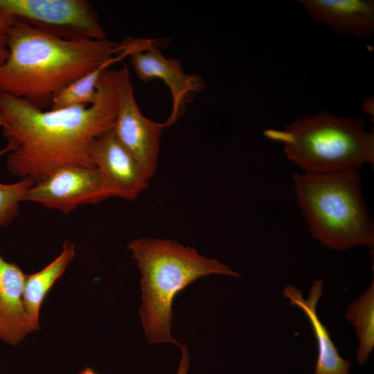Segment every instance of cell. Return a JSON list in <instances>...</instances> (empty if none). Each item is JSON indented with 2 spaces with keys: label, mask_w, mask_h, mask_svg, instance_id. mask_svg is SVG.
I'll use <instances>...</instances> for the list:
<instances>
[{
  "label": "cell",
  "mask_w": 374,
  "mask_h": 374,
  "mask_svg": "<svg viewBox=\"0 0 374 374\" xmlns=\"http://www.w3.org/2000/svg\"><path fill=\"white\" fill-rule=\"evenodd\" d=\"M91 105L42 110L26 100L0 92V115L8 154L7 168L39 183L67 166L96 168L90 143L113 130L118 110L117 70L103 72Z\"/></svg>",
  "instance_id": "6da1fadb"
},
{
  "label": "cell",
  "mask_w": 374,
  "mask_h": 374,
  "mask_svg": "<svg viewBox=\"0 0 374 374\" xmlns=\"http://www.w3.org/2000/svg\"><path fill=\"white\" fill-rule=\"evenodd\" d=\"M127 248L141 273L139 313L151 344L181 346L171 335L172 305L176 295L189 284L211 274L240 277L220 261L174 240L143 238L130 242Z\"/></svg>",
  "instance_id": "3957f363"
},
{
  "label": "cell",
  "mask_w": 374,
  "mask_h": 374,
  "mask_svg": "<svg viewBox=\"0 0 374 374\" xmlns=\"http://www.w3.org/2000/svg\"><path fill=\"white\" fill-rule=\"evenodd\" d=\"M75 254V244L65 241L61 253L55 259L39 271L26 276L23 302L33 331L39 328V310L46 295L64 272Z\"/></svg>",
  "instance_id": "5bb4252c"
},
{
  "label": "cell",
  "mask_w": 374,
  "mask_h": 374,
  "mask_svg": "<svg viewBox=\"0 0 374 374\" xmlns=\"http://www.w3.org/2000/svg\"><path fill=\"white\" fill-rule=\"evenodd\" d=\"M26 276L0 254V339L13 346L33 332L23 302Z\"/></svg>",
  "instance_id": "7c38bea8"
},
{
  "label": "cell",
  "mask_w": 374,
  "mask_h": 374,
  "mask_svg": "<svg viewBox=\"0 0 374 374\" xmlns=\"http://www.w3.org/2000/svg\"><path fill=\"white\" fill-rule=\"evenodd\" d=\"M79 374H97L92 369L86 368L82 370Z\"/></svg>",
  "instance_id": "44dd1931"
},
{
  "label": "cell",
  "mask_w": 374,
  "mask_h": 374,
  "mask_svg": "<svg viewBox=\"0 0 374 374\" xmlns=\"http://www.w3.org/2000/svg\"><path fill=\"white\" fill-rule=\"evenodd\" d=\"M265 135L281 143L287 157L305 173L359 169L374 161V136L360 118L319 113L282 130H267Z\"/></svg>",
  "instance_id": "5b68a950"
},
{
  "label": "cell",
  "mask_w": 374,
  "mask_h": 374,
  "mask_svg": "<svg viewBox=\"0 0 374 374\" xmlns=\"http://www.w3.org/2000/svg\"><path fill=\"white\" fill-rule=\"evenodd\" d=\"M116 51L122 57L129 55L134 71L144 82L161 80L168 87L172 98V111L164 127L174 124L183 114L186 103L193 93L204 87L200 75L184 72L181 62L166 57L151 40L127 37L117 43Z\"/></svg>",
  "instance_id": "52a82bcc"
},
{
  "label": "cell",
  "mask_w": 374,
  "mask_h": 374,
  "mask_svg": "<svg viewBox=\"0 0 374 374\" xmlns=\"http://www.w3.org/2000/svg\"><path fill=\"white\" fill-rule=\"evenodd\" d=\"M180 347L181 355L179 368L176 374H188L190 365V355L186 344H184Z\"/></svg>",
  "instance_id": "d6986e66"
},
{
  "label": "cell",
  "mask_w": 374,
  "mask_h": 374,
  "mask_svg": "<svg viewBox=\"0 0 374 374\" xmlns=\"http://www.w3.org/2000/svg\"><path fill=\"white\" fill-rule=\"evenodd\" d=\"M8 56V49L6 47H2L0 46V63L3 62ZM1 125V118L0 115V127ZM4 155L2 150H0V159L1 157Z\"/></svg>",
  "instance_id": "ffe728a7"
},
{
  "label": "cell",
  "mask_w": 374,
  "mask_h": 374,
  "mask_svg": "<svg viewBox=\"0 0 374 374\" xmlns=\"http://www.w3.org/2000/svg\"><path fill=\"white\" fill-rule=\"evenodd\" d=\"M116 46L107 38L63 39L16 19L8 35V56L0 63V92L46 110L69 84L120 60L114 57Z\"/></svg>",
  "instance_id": "7a4b0ae2"
},
{
  "label": "cell",
  "mask_w": 374,
  "mask_h": 374,
  "mask_svg": "<svg viewBox=\"0 0 374 374\" xmlns=\"http://www.w3.org/2000/svg\"><path fill=\"white\" fill-rule=\"evenodd\" d=\"M16 19L0 9V46L6 47L8 35Z\"/></svg>",
  "instance_id": "ac0fdd59"
},
{
  "label": "cell",
  "mask_w": 374,
  "mask_h": 374,
  "mask_svg": "<svg viewBox=\"0 0 374 374\" xmlns=\"http://www.w3.org/2000/svg\"><path fill=\"white\" fill-rule=\"evenodd\" d=\"M346 317L355 328L358 339L357 361L364 365L374 348V281L349 305Z\"/></svg>",
  "instance_id": "9a60e30c"
},
{
  "label": "cell",
  "mask_w": 374,
  "mask_h": 374,
  "mask_svg": "<svg viewBox=\"0 0 374 374\" xmlns=\"http://www.w3.org/2000/svg\"><path fill=\"white\" fill-rule=\"evenodd\" d=\"M34 184L29 178L12 184L0 183V228L8 225L18 215L20 202L26 201L28 190Z\"/></svg>",
  "instance_id": "e0dca14e"
},
{
  "label": "cell",
  "mask_w": 374,
  "mask_h": 374,
  "mask_svg": "<svg viewBox=\"0 0 374 374\" xmlns=\"http://www.w3.org/2000/svg\"><path fill=\"white\" fill-rule=\"evenodd\" d=\"M296 198L312 235L337 251L374 245V226L360 188L358 169L294 174Z\"/></svg>",
  "instance_id": "277c9868"
},
{
  "label": "cell",
  "mask_w": 374,
  "mask_h": 374,
  "mask_svg": "<svg viewBox=\"0 0 374 374\" xmlns=\"http://www.w3.org/2000/svg\"><path fill=\"white\" fill-rule=\"evenodd\" d=\"M110 64L102 65L69 84L53 98L49 109L58 110L79 105L93 104L98 96L99 79Z\"/></svg>",
  "instance_id": "2e32d148"
},
{
  "label": "cell",
  "mask_w": 374,
  "mask_h": 374,
  "mask_svg": "<svg viewBox=\"0 0 374 374\" xmlns=\"http://www.w3.org/2000/svg\"><path fill=\"white\" fill-rule=\"evenodd\" d=\"M0 9L63 39H107L96 11L87 0H0Z\"/></svg>",
  "instance_id": "8992f818"
},
{
  "label": "cell",
  "mask_w": 374,
  "mask_h": 374,
  "mask_svg": "<svg viewBox=\"0 0 374 374\" xmlns=\"http://www.w3.org/2000/svg\"><path fill=\"white\" fill-rule=\"evenodd\" d=\"M88 154L116 197L134 200L148 186L150 177L118 141L112 130L94 139L89 145Z\"/></svg>",
  "instance_id": "30bf717a"
},
{
  "label": "cell",
  "mask_w": 374,
  "mask_h": 374,
  "mask_svg": "<svg viewBox=\"0 0 374 374\" xmlns=\"http://www.w3.org/2000/svg\"><path fill=\"white\" fill-rule=\"evenodd\" d=\"M117 91L118 110L112 130L118 141L138 161L151 179L157 170L164 126L141 113L126 65L117 70Z\"/></svg>",
  "instance_id": "ba28073f"
},
{
  "label": "cell",
  "mask_w": 374,
  "mask_h": 374,
  "mask_svg": "<svg viewBox=\"0 0 374 374\" xmlns=\"http://www.w3.org/2000/svg\"><path fill=\"white\" fill-rule=\"evenodd\" d=\"M113 197L115 193L99 169L67 166L32 186L26 201L68 213L80 205L97 204Z\"/></svg>",
  "instance_id": "9c48e42d"
},
{
  "label": "cell",
  "mask_w": 374,
  "mask_h": 374,
  "mask_svg": "<svg viewBox=\"0 0 374 374\" xmlns=\"http://www.w3.org/2000/svg\"><path fill=\"white\" fill-rule=\"evenodd\" d=\"M323 290V280L319 279L313 281L306 298L303 297L301 290L290 285L284 287L283 296L305 314L312 329L317 348L313 374H350V363L340 355L317 314V305Z\"/></svg>",
  "instance_id": "8fae6325"
},
{
  "label": "cell",
  "mask_w": 374,
  "mask_h": 374,
  "mask_svg": "<svg viewBox=\"0 0 374 374\" xmlns=\"http://www.w3.org/2000/svg\"><path fill=\"white\" fill-rule=\"evenodd\" d=\"M304 9L337 33L369 37L374 30V1L368 0H303Z\"/></svg>",
  "instance_id": "4fadbf2b"
}]
</instances>
